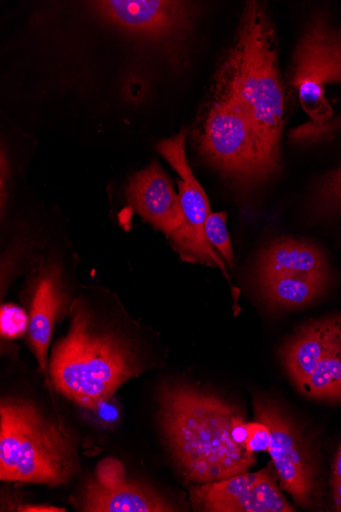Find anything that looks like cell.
Returning <instances> with one entry per match:
<instances>
[{"label": "cell", "mask_w": 341, "mask_h": 512, "mask_svg": "<svg viewBox=\"0 0 341 512\" xmlns=\"http://www.w3.org/2000/svg\"><path fill=\"white\" fill-rule=\"evenodd\" d=\"M65 337L55 345L48 375L55 389L89 410L111 400L153 366L144 329L106 289L84 288L74 298Z\"/></svg>", "instance_id": "1"}, {"label": "cell", "mask_w": 341, "mask_h": 512, "mask_svg": "<svg viewBox=\"0 0 341 512\" xmlns=\"http://www.w3.org/2000/svg\"><path fill=\"white\" fill-rule=\"evenodd\" d=\"M157 401L162 434L187 481L209 484L254 467L255 454L233 439L235 425L246 418L237 405L181 380L164 382Z\"/></svg>", "instance_id": "2"}, {"label": "cell", "mask_w": 341, "mask_h": 512, "mask_svg": "<svg viewBox=\"0 0 341 512\" xmlns=\"http://www.w3.org/2000/svg\"><path fill=\"white\" fill-rule=\"evenodd\" d=\"M215 92L247 117L277 172L286 97L274 29L259 3H249L243 13L235 44L218 72Z\"/></svg>", "instance_id": "3"}, {"label": "cell", "mask_w": 341, "mask_h": 512, "mask_svg": "<svg viewBox=\"0 0 341 512\" xmlns=\"http://www.w3.org/2000/svg\"><path fill=\"white\" fill-rule=\"evenodd\" d=\"M79 470L78 439L64 418L29 398L2 399L0 480L59 487Z\"/></svg>", "instance_id": "4"}, {"label": "cell", "mask_w": 341, "mask_h": 512, "mask_svg": "<svg viewBox=\"0 0 341 512\" xmlns=\"http://www.w3.org/2000/svg\"><path fill=\"white\" fill-rule=\"evenodd\" d=\"M196 142L202 157L240 189H252L277 173L247 117L217 92L203 111Z\"/></svg>", "instance_id": "5"}, {"label": "cell", "mask_w": 341, "mask_h": 512, "mask_svg": "<svg viewBox=\"0 0 341 512\" xmlns=\"http://www.w3.org/2000/svg\"><path fill=\"white\" fill-rule=\"evenodd\" d=\"M280 358L304 396L341 405V315L306 324L282 346Z\"/></svg>", "instance_id": "6"}, {"label": "cell", "mask_w": 341, "mask_h": 512, "mask_svg": "<svg viewBox=\"0 0 341 512\" xmlns=\"http://www.w3.org/2000/svg\"><path fill=\"white\" fill-rule=\"evenodd\" d=\"M256 420L271 433L269 454L280 487L303 508H314L320 498L319 461L313 444L292 417L274 400L254 398Z\"/></svg>", "instance_id": "7"}, {"label": "cell", "mask_w": 341, "mask_h": 512, "mask_svg": "<svg viewBox=\"0 0 341 512\" xmlns=\"http://www.w3.org/2000/svg\"><path fill=\"white\" fill-rule=\"evenodd\" d=\"M62 249H51L34 266L28 283L30 348L39 368L48 372V350L58 324L69 315L74 301L72 265Z\"/></svg>", "instance_id": "8"}, {"label": "cell", "mask_w": 341, "mask_h": 512, "mask_svg": "<svg viewBox=\"0 0 341 512\" xmlns=\"http://www.w3.org/2000/svg\"><path fill=\"white\" fill-rule=\"evenodd\" d=\"M185 142L186 131L181 130L175 136L163 139L157 146L158 152L180 177L178 194L183 222L169 240L183 261L217 267L229 282L225 262L206 237L205 225L212 211L207 195L187 161Z\"/></svg>", "instance_id": "9"}, {"label": "cell", "mask_w": 341, "mask_h": 512, "mask_svg": "<svg viewBox=\"0 0 341 512\" xmlns=\"http://www.w3.org/2000/svg\"><path fill=\"white\" fill-rule=\"evenodd\" d=\"M93 14L105 23L155 43H172L189 31L194 6L169 0H105L91 2Z\"/></svg>", "instance_id": "10"}, {"label": "cell", "mask_w": 341, "mask_h": 512, "mask_svg": "<svg viewBox=\"0 0 341 512\" xmlns=\"http://www.w3.org/2000/svg\"><path fill=\"white\" fill-rule=\"evenodd\" d=\"M272 465L190 489L193 506L207 512H294L278 486Z\"/></svg>", "instance_id": "11"}, {"label": "cell", "mask_w": 341, "mask_h": 512, "mask_svg": "<svg viewBox=\"0 0 341 512\" xmlns=\"http://www.w3.org/2000/svg\"><path fill=\"white\" fill-rule=\"evenodd\" d=\"M78 503L81 511L88 512L179 511L154 488L130 480L122 462L112 457L96 465Z\"/></svg>", "instance_id": "12"}, {"label": "cell", "mask_w": 341, "mask_h": 512, "mask_svg": "<svg viewBox=\"0 0 341 512\" xmlns=\"http://www.w3.org/2000/svg\"><path fill=\"white\" fill-rule=\"evenodd\" d=\"M128 202L146 223L170 239L183 222L179 194L158 162L137 172L129 181Z\"/></svg>", "instance_id": "13"}, {"label": "cell", "mask_w": 341, "mask_h": 512, "mask_svg": "<svg viewBox=\"0 0 341 512\" xmlns=\"http://www.w3.org/2000/svg\"><path fill=\"white\" fill-rule=\"evenodd\" d=\"M258 279L279 275H330L324 253L309 242L282 238L270 243L258 261Z\"/></svg>", "instance_id": "14"}, {"label": "cell", "mask_w": 341, "mask_h": 512, "mask_svg": "<svg viewBox=\"0 0 341 512\" xmlns=\"http://www.w3.org/2000/svg\"><path fill=\"white\" fill-rule=\"evenodd\" d=\"M330 275H279L259 278L261 294L276 309H297L322 296Z\"/></svg>", "instance_id": "15"}, {"label": "cell", "mask_w": 341, "mask_h": 512, "mask_svg": "<svg viewBox=\"0 0 341 512\" xmlns=\"http://www.w3.org/2000/svg\"><path fill=\"white\" fill-rule=\"evenodd\" d=\"M298 50L325 85L341 83V31H333L324 20L316 19L304 33Z\"/></svg>", "instance_id": "16"}, {"label": "cell", "mask_w": 341, "mask_h": 512, "mask_svg": "<svg viewBox=\"0 0 341 512\" xmlns=\"http://www.w3.org/2000/svg\"><path fill=\"white\" fill-rule=\"evenodd\" d=\"M225 212H211L205 225L206 237L209 243L217 249L230 267H233L235 257L232 249Z\"/></svg>", "instance_id": "17"}, {"label": "cell", "mask_w": 341, "mask_h": 512, "mask_svg": "<svg viewBox=\"0 0 341 512\" xmlns=\"http://www.w3.org/2000/svg\"><path fill=\"white\" fill-rule=\"evenodd\" d=\"M315 204L322 213L341 212V167L331 171L321 180Z\"/></svg>", "instance_id": "18"}, {"label": "cell", "mask_w": 341, "mask_h": 512, "mask_svg": "<svg viewBox=\"0 0 341 512\" xmlns=\"http://www.w3.org/2000/svg\"><path fill=\"white\" fill-rule=\"evenodd\" d=\"M28 330V314L14 305L2 307V336L16 339Z\"/></svg>", "instance_id": "19"}, {"label": "cell", "mask_w": 341, "mask_h": 512, "mask_svg": "<svg viewBox=\"0 0 341 512\" xmlns=\"http://www.w3.org/2000/svg\"><path fill=\"white\" fill-rule=\"evenodd\" d=\"M271 443V433L266 424L255 421L248 423V439L246 448L249 452L256 454L269 452Z\"/></svg>", "instance_id": "20"}, {"label": "cell", "mask_w": 341, "mask_h": 512, "mask_svg": "<svg viewBox=\"0 0 341 512\" xmlns=\"http://www.w3.org/2000/svg\"><path fill=\"white\" fill-rule=\"evenodd\" d=\"M88 411L91 412L94 420L104 427H113L120 416V411L113 403V398Z\"/></svg>", "instance_id": "21"}, {"label": "cell", "mask_w": 341, "mask_h": 512, "mask_svg": "<svg viewBox=\"0 0 341 512\" xmlns=\"http://www.w3.org/2000/svg\"><path fill=\"white\" fill-rule=\"evenodd\" d=\"M16 511L21 512H65L66 509L53 505L45 504H22L16 508Z\"/></svg>", "instance_id": "22"}, {"label": "cell", "mask_w": 341, "mask_h": 512, "mask_svg": "<svg viewBox=\"0 0 341 512\" xmlns=\"http://www.w3.org/2000/svg\"><path fill=\"white\" fill-rule=\"evenodd\" d=\"M331 480H341V444L333 458Z\"/></svg>", "instance_id": "23"}]
</instances>
